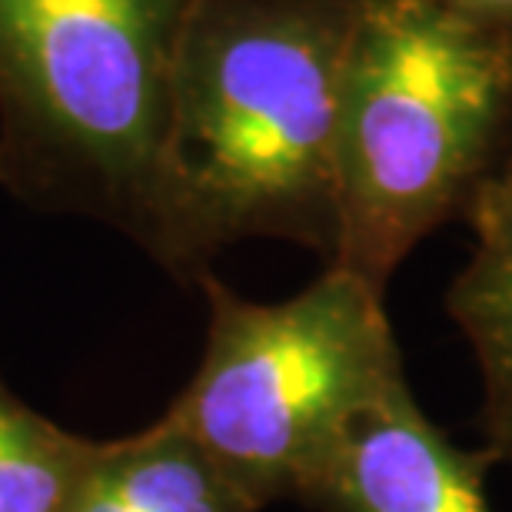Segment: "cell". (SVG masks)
I'll list each match as a JSON object with an SVG mask.
<instances>
[{
    "label": "cell",
    "instance_id": "obj_6",
    "mask_svg": "<svg viewBox=\"0 0 512 512\" xmlns=\"http://www.w3.org/2000/svg\"><path fill=\"white\" fill-rule=\"evenodd\" d=\"M473 250L446 290V313L479 370V433L512 469V153L466 213Z\"/></svg>",
    "mask_w": 512,
    "mask_h": 512
},
{
    "label": "cell",
    "instance_id": "obj_7",
    "mask_svg": "<svg viewBox=\"0 0 512 512\" xmlns=\"http://www.w3.org/2000/svg\"><path fill=\"white\" fill-rule=\"evenodd\" d=\"M107 476L130 512H263L167 419L110 439Z\"/></svg>",
    "mask_w": 512,
    "mask_h": 512
},
{
    "label": "cell",
    "instance_id": "obj_3",
    "mask_svg": "<svg viewBox=\"0 0 512 512\" xmlns=\"http://www.w3.org/2000/svg\"><path fill=\"white\" fill-rule=\"evenodd\" d=\"M197 0H0V190L150 256L180 40Z\"/></svg>",
    "mask_w": 512,
    "mask_h": 512
},
{
    "label": "cell",
    "instance_id": "obj_10",
    "mask_svg": "<svg viewBox=\"0 0 512 512\" xmlns=\"http://www.w3.org/2000/svg\"><path fill=\"white\" fill-rule=\"evenodd\" d=\"M439 4L469 20H476V24H483V27L512 34V0H439Z\"/></svg>",
    "mask_w": 512,
    "mask_h": 512
},
{
    "label": "cell",
    "instance_id": "obj_5",
    "mask_svg": "<svg viewBox=\"0 0 512 512\" xmlns=\"http://www.w3.org/2000/svg\"><path fill=\"white\" fill-rule=\"evenodd\" d=\"M496 459L453 443L403 383L356 419L306 479V512H493L489 469Z\"/></svg>",
    "mask_w": 512,
    "mask_h": 512
},
{
    "label": "cell",
    "instance_id": "obj_8",
    "mask_svg": "<svg viewBox=\"0 0 512 512\" xmlns=\"http://www.w3.org/2000/svg\"><path fill=\"white\" fill-rule=\"evenodd\" d=\"M107 443L57 426L0 376V512H70Z\"/></svg>",
    "mask_w": 512,
    "mask_h": 512
},
{
    "label": "cell",
    "instance_id": "obj_4",
    "mask_svg": "<svg viewBox=\"0 0 512 512\" xmlns=\"http://www.w3.org/2000/svg\"><path fill=\"white\" fill-rule=\"evenodd\" d=\"M207 343L163 419L190 436L260 509L296 503L366 409L406 380L383 296L346 266L276 303L200 276Z\"/></svg>",
    "mask_w": 512,
    "mask_h": 512
},
{
    "label": "cell",
    "instance_id": "obj_1",
    "mask_svg": "<svg viewBox=\"0 0 512 512\" xmlns=\"http://www.w3.org/2000/svg\"><path fill=\"white\" fill-rule=\"evenodd\" d=\"M350 0H197L180 40L150 260L197 283L243 240L340 250Z\"/></svg>",
    "mask_w": 512,
    "mask_h": 512
},
{
    "label": "cell",
    "instance_id": "obj_9",
    "mask_svg": "<svg viewBox=\"0 0 512 512\" xmlns=\"http://www.w3.org/2000/svg\"><path fill=\"white\" fill-rule=\"evenodd\" d=\"M107 449H110V443H107ZM70 512H130L124 496L117 493V486L110 483V476H107V456H104V463L97 466V473L90 476L84 493L77 496V503L70 506Z\"/></svg>",
    "mask_w": 512,
    "mask_h": 512
},
{
    "label": "cell",
    "instance_id": "obj_2",
    "mask_svg": "<svg viewBox=\"0 0 512 512\" xmlns=\"http://www.w3.org/2000/svg\"><path fill=\"white\" fill-rule=\"evenodd\" d=\"M509 153L512 34L439 0H350L336 266L386 290L429 233L466 220Z\"/></svg>",
    "mask_w": 512,
    "mask_h": 512
}]
</instances>
